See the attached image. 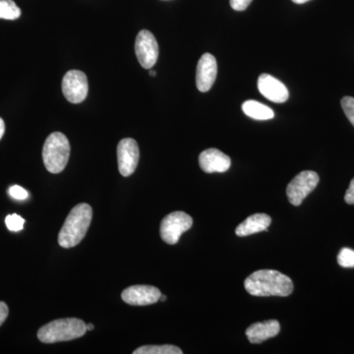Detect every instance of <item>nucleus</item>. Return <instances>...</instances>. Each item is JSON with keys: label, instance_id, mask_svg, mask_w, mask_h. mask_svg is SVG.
<instances>
[{"label": "nucleus", "instance_id": "4468645a", "mask_svg": "<svg viewBox=\"0 0 354 354\" xmlns=\"http://www.w3.org/2000/svg\"><path fill=\"white\" fill-rule=\"evenodd\" d=\"M281 330V325L277 320H268L262 323L252 324L246 330V335L251 344H262L267 339L276 337Z\"/></svg>", "mask_w": 354, "mask_h": 354}, {"label": "nucleus", "instance_id": "6ab92c4d", "mask_svg": "<svg viewBox=\"0 0 354 354\" xmlns=\"http://www.w3.org/2000/svg\"><path fill=\"white\" fill-rule=\"evenodd\" d=\"M337 263L342 268H354V251L351 248H342L337 255Z\"/></svg>", "mask_w": 354, "mask_h": 354}, {"label": "nucleus", "instance_id": "ddd939ff", "mask_svg": "<svg viewBox=\"0 0 354 354\" xmlns=\"http://www.w3.org/2000/svg\"><path fill=\"white\" fill-rule=\"evenodd\" d=\"M199 165L202 171L206 174L225 172L230 169L232 160L218 149H208L200 153Z\"/></svg>", "mask_w": 354, "mask_h": 354}, {"label": "nucleus", "instance_id": "2eb2a0df", "mask_svg": "<svg viewBox=\"0 0 354 354\" xmlns=\"http://www.w3.org/2000/svg\"><path fill=\"white\" fill-rule=\"evenodd\" d=\"M271 223V216L266 215V214H254V215L249 216L243 223L236 227L235 234L237 236L244 237L265 232Z\"/></svg>", "mask_w": 354, "mask_h": 354}, {"label": "nucleus", "instance_id": "0eeeda50", "mask_svg": "<svg viewBox=\"0 0 354 354\" xmlns=\"http://www.w3.org/2000/svg\"><path fill=\"white\" fill-rule=\"evenodd\" d=\"M62 92L71 104H80L88 95V79L85 73L79 70H70L62 79Z\"/></svg>", "mask_w": 354, "mask_h": 354}, {"label": "nucleus", "instance_id": "9d476101", "mask_svg": "<svg viewBox=\"0 0 354 354\" xmlns=\"http://www.w3.org/2000/svg\"><path fill=\"white\" fill-rule=\"evenodd\" d=\"M160 295L162 293L156 286H132L122 291L121 298L133 306H146L160 301Z\"/></svg>", "mask_w": 354, "mask_h": 354}, {"label": "nucleus", "instance_id": "4be33fe9", "mask_svg": "<svg viewBox=\"0 0 354 354\" xmlns=\"http://www.w3.org/2000/svg\"><path fill=\"white\" fill-rule=\"evenodd\" d=\"M9 195L15 200H26L29 197V193L24 188L21 187L19 185H13L9 188Z\"/></svg>", "mask_w": 354, "mask_h": 354}, {"label": "nucleus", "instance_id": "aec40b11", "mask_svg": "<svg viewBox=\"0 0 354 354\" xmlns=\"http://www.w3.org/2000/svg\"><path fill=\"white\" fill-rule=\"evenodd\" d=\"M6 227L10 232H17L24 228L25 220L22 216L16 215H8L6 218Z\"/></svg>", "mask_w": 354, "mask_h": 354}, {"label": "nucleus", "instance_id": "393cba45", "mask_svg": "<svg viewBox=\"0 0 354 354\" xmlns=\"http://www.w3.org/2000/svg\"><path fill=\"white\" fill-rule=\"evenodd\" d=\"M8 307L4 302H0V326L2 325L8 317Z\"/></svg>", "mask_w": 354, "mask_h": 354}, {"label": "nucleus", "instance_id": "a211bd4d", "mask_svg": "<svg viewBox=\"0 0 354 354\" xmlns=\"http://www.w3.org/2000/svg\"><path fill=\"white\" fill-rule=\"evenodd\" d=\"M21 16V9L13 0H0V19L16 20Z\"/></svg>", "mask_w": 354, "mask_h": 354}, {"label": "nucleus", "instance_id": "6e6552de", "mask_svg": "<svg viewBox=\"0 0 354 354\" xmlns=\"http://www.w3.org/2000/svg\"><path fill=\"white\" fill-rule=\"evenodd\" d=\"M135 53L143 68H153V65L157 64L158 44L152 32L148 30H142L139 32L135 41Z\"/></svg>", "mask_w": 354, "mask_h": 354}, {"label": "nucleus", "instance_id": "bb28decb", "mask_svg": "<svg viewBox=\"0 0 354 354\" xmlns=\"http://www.w3.org/2000/svg\"><path fill=\"white\" fill-rule=\"evenodd\" d=\"M292 1L297 4H304L306 3V2L310 1V0H292Z\"/></svg>", "mask_w": 354, "mask_h": 354}, {"label": "nucleus", "instance_id": "20e7f679", "mask_svg": "<svg viewBox=\"0 0 354 354\" xmlns=\"http://www.w3.org/2000/svg\"><path fill=\"white\" fill-rule=\"evenodd\" d=\"M70 157V143L60 132L51 133L44 142L43 160L44 167L50 174L64 171Z\"/></svg>", "mask_w": 354, "mask_h": 354}, {"label": "nucleus", "instance_id": "b1692460", "mask_svg": "<svg viewBox=\"0 0 354 354\" xmlns=\"http://www.w3.org/2000/svg\"><path fill=\"white\" fill-rule=\"evenodd\" d=\"M344 201L349 205H354V178L351 180V185L344 195Z\"/></svg>", "mask_w": 354, "mask_h": 354}, {"label": "nucleus", "instance_id": "5701e85b", "mask_svg": "<svg viewBox=\"0 0 354 354\" xmlns=\"http://www.w3.org/2000/svg\"><path fill=\"white\" fill-rule=\"evenodd\" d=\"M230 6L234 10L236 11H244L250 6L252 0H230Z\"/></svg>", "mask_w": 354, "mask_h": 354}, {"label": "nucleus", "instance_id": "cd10ccee", "mask_svg": "<svg viewBox=\"0 0 354 354\" xmlns=\"http://www.w3.org/2000/svg\"><path fill=\"white\" fill-rule=\"evenodd\" d=\"M94 328L95 327H94V325H93V324H88V325H87V330H90V332H91V330H94Z\"/></svg>", "mask_w": 354, "mask_h": 354}, {"label": "nucleus", "instance_id": "f03ea898", "mask_svg": "<svg viewBox=\"0 0 354 354\" xmlns=\"http://www.w3.org/2000/svg\"><path fill=\"white\" fill-rule=\"evenodd\" d=\"M92 218L93 209L90 205L82 203L74 207L58 234L59 245L64 248L78 245L87 234Z\"/></svg>", "mask_w": 354, "mask_h": 354}, {"label": "nucleus", "instance_id": "c756f323", "mask_svg": "<svg viewBox=\"0 0 354 354\" xmlns=\"http://www.w3.org/2000/svg\"><path fill=\"white\" fill-rule=\"evenodd\" d=\"M150 75L152 76V77H155L156 75H157V74H156V72L153 71V70H151Z\"/></svg>", "mask_w": 354, "mask_h": 354}, {"label": "nucleus", "instance_id": "412c9836", "mask_svg": "<svg viewBox=\"0 0 354 354\" xmlns=\"http://www.w3.org/2000/svg\"><path fill=\"white\" fill-rule=\"evenodd\" d=\"M342 106L346 113V118L354 127V97H344L342 100Z\"/></svg>", "mask_w": 354, "mask_h": 354}, {"label": "nucleus", "instance_id": "9b49d317", "mask_svg": "<svg viewBox=\"0 0 354 354\" xmlns=\"http://www.w3.org/2000/svg\"><path fill=\"white\" fill-rule=\"evenodd\" d=\"M218 74L216 57L211 53H205L200 58L196 70V86L202 93L208 92L215 84Z\"/></svg>", "mask_w": 354, "mask_h": 354}, {"label": "nucleus", "instance_id": "dca6fc26", "mask_svg": "<svg viewBox=\"0 0 354 354\" xmlns=\"http://www.w3.org/2000/svg\"><path fill=\"white\" fill-rule=\"evenodd\" d=\"M242 111L249 118L256 120H269L274 118V113L271 108L256 101H246L242 104Z\"/></svg>", "mask_w": 354, "mask_h": 354}, {"label": "nucleus", "instance_id": "39448f33", "mask_svg": "<svg viewBox=\"0 0 354 354\" xmlns=\"http://www.w3.org/2000/svg\"><path fill=\"white\" fill-rule=\"evenodd\" d=\"M192 218L184 212H174L160 223V234L162 241L169 245H174L184 232L192 227Z\"/></svg>", "mask_w": 354, "mask_h": 354}, {"label": "nucleus", "instance_id": "f257e3e1", "mask_svg": "<svg viewBox=\"0 0 354 354\" xmlns=\"http://www.w3.org/2000/svg\"><path fill=\"white\" fill-rule=\"evenodd\" d=\"M244 288L253 297H286L293 292L290 277L274 270H259L244 281Z\"/></svg>", "mask_w": 354, "mask_h": 354}, {"label": "nucleus", "instance_id": "7ed1b4c3", "mask_svg": "<svg viewBox=\"0 0 354 354\" xmlns=\"http://www.w3.org/2000/svg\"><path fill=\"white\" fill-rule=\"evenodd\" d=\"M87 332V325L80 319H57L46 324L38 332V339L44 344L73 341L83 337Z\"/></svg>", "mask_w": 354, "mask_h": 354}, {"label": "nucleus", "instance_id": "a878e982", "mask_svg": "<svg viewBox=\"0 0 354 354\" xmlns=\"http://www.w3.org/2000/svg\"><path fill=\"white\" fill-rule=\"evenodd\" d=\"M4 132H6V124H4V121L2 120V118H0V140L3 136Z\"/></svg>", "mask_w": 354, "mask_h": 354}, {"label": "nucleus", "instance_id": "f8f14e48", "mask_svg": "<svg viewBox=\"0 0 354 354\" xmlns=\"http://www.w3.org/2000/svg\"><path fill=\"white\" fill-rule=\"evenodd\" d=\"M258 88L266 99L277 104H283L288 100L290 93L285 84L270 74L264 73L258 78Z\"/></svg>", "mask_w": 354, "mask_h": 354}, {"label": "nucleus", "instance_id": "423d86ee", "mask_svg": "<svg viewBox=\"0 0 354 354\" xmlns=\"http://www.w3.org/2000/svg\"><path fill=\"white\" fill-rule=\"evenodd\" d=\"M319 180L320 178L315 171H304L298 174L286 188V195L290 204L300 206L305 198L315 189Z\"/></svg>", "mask_w": 354, "mask_h": 354}, {"label": "nucleus", "instance_id": "c85d7f7f", "mask_svg": "<svg viewBox=\"0 0 354 354\" xmlns=\"http://www.w3.org/2000/svg\"><path fill=\"white\" fill-rule=\"evenodd\" d=\"M160 301H165V300H167V297H165V295H160Z\"/></svg>", "mask_w": 354, "mask_h": 354}, {"label": "nucleus", "instance_id": "1a4fd4ad", "mask_svg": "<svg viewBox=\"0 0 354 354\" xmlns=\"http://www.w3.org/2000/svg\"><path fill=\"white\" fill-rule=\"evenodd\" d=\"M139 158L140 151L137 142L132 138L121 140L118 146V169L121 176L128 177L134 174Z\"/></svg>", "mask_w": 354, "mask_h": 354}, {"label": "nucleus", "instance_id": "f3484780", "mask_svg": "<svg viewBox=\"0 0 354 354\" xmlns=\"http://www.w3.org/2000/svg\"><path fill=\"white\" fill-rule=\"evenodd\" d=\"M134 354H183V351L176 346H145L134 351Z\"/></svg>", "mask_w": 354, "mask_h": 354}]
</instances>
